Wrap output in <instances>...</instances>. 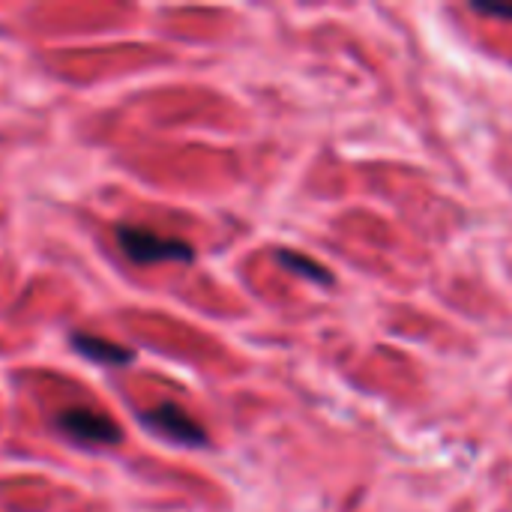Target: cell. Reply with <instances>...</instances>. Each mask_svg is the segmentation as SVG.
I'll list each match as a JSON object with an SVG mask.
<instances>
[{
    "label": "cell",
    "instance_id": "obj_1",
    "mask_svg": "<svg viewBox=\"0 0 512 512\" xmlns=\"http://www.w3.org/2000/svg\"><path fill=\"white\" fill-rule=\"evenodd\" d=\"M117 246L123 249V255L135 264H159V261H192L195 249L183 240L174 237H162L150 228L141 225H117L114 231Z\"/></svg>",
    "mask_w": 512,
    "mask_h": 512
},
{
    "label": "cell",
    "instance_id": "obj_2",
    "mask_svg": "<svg viewBox=\"0 0 512 512\" xmlns=\"http://www.w3.org/2000/svg\"><path fill=\"white\" fill-rule=\"evenodd\" d=\"M57 429L84 447H108V444H117L123 438L120 426L111 417L90 411V408H63L57 414Z\"/></svg>",
    "mask_w": 512,
    "mask_h": 512
},
{
    "label": "cell",
    "instance_id": "obj_3",
    "mask_svg": "<svg viewBox=\"0 0 512 512\" xmlns=\"http://www.w3.org/2000/svg\"><path fill=\"white\" fill-rule=\"evenodd\" d=\"M138 420H141L153 435H159V438H165V441H171V444H180V447H204V444H207L204 429H201L186 411H180V408H174V405H159V408H153V411H144Z\"/></svg>",
    "mask_w": 512,
    "mask_h": 512
},
{
    "label": "cell",
    "instance_id": "obj_4",
    "mask_svg": "<svg viewBox=\"0 0 512 512\" xmlns=\"http://www.w3.org/2000/svg\"><path fill=\"white\" fill-rule=\"evenodd\" d=\"M72 348L78 354H84L87 360H96V363H108V366H126L132 363V351L129 348H120L114 342H105L99 336H84V333H75L72 336Z\"/></svg>",
    "mask_w": 512,
    "mask_h": 512
},
{
    "label": "cell",
    "instance_id": "obj_5",
    "mask_svg": "<svg viewBox=\"0 0 512 512\" xmlns=\"http://www.w3.org/2000/svg\"><path fill=\"white\" fill-rule=\"evenodd\" d=\"M276 258L282 261V267H288V270H294V273H300V276H306V279H312V282H324V285H330V282H333V276H330L318 261L306 258V255H300V252L279 249V252H276Z\"/></svg>",
    "mask_w": 512,
    "mask_h": 512
},
{
    "label": "cell",
    "instance_id": "obj_6",
    "mask_svg": "<svg viewBox=\"0 0 512 512\" xmlns=\"http://www.w3.org/2000/svg\"><path fill=\"white\" fill-rule=\"evenodd\" d=\"M477 12H486V15H501V18H512V6H501V3H474Z\"/></svg>",
    "mask_w": 512,
    "mask_h": 512
}]
</instances>
